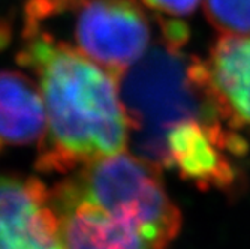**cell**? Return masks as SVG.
<instances>
[{
  "mask_svg": "<svg viewBox=\"0 0 250 249\" xmlns=\"http://www.w3.org/2000/svg\"><path fill=\"white\" fill-rule=\"evenodd\" d=\"M0 249H64L50 189L39 179L0 176Z\"/></svg>",
  "mask_w": 250,
  "mask_h": 249,
  "instance_id": "cell-7",
  "label": "cell"
},
{
  "mask_svg": "<svg viewBox=\"0 0 250 249\" xmlns=\"http://www.w3.org/2000/svg\"><path fill=\"white\" fill-rule=\"evenodd\" d=\"M75 47L120 78L148 48L151 32L136 0H75Z\"/></svg>",
  "mask_w": 250,
  "mask_h": 249,
  "instance_id": "cell-4",
  "label": "cell"
},
{
  "mask_svg": "<svg viewBox=\"0 0 250 249\" xmlns=\"http://www.w3.org/2000/svg\"><path fill=\"white\" fill-rule=\"evenodd\" d=\"M64 249H157L130 222L84 197L71 179L50 189Z\"/></svg>",
  "mask_w": 250,
  "mask_h": 249,
  "instance_id": "cell-6",
  "label": "cell"
},
{
  "mask_svg": "<svg viewBox=\"0 0 250 249\" xmlns=\"http://www.w3.org/2000/svg\"><path fill=\"white\" fill-rule=\"evenodd\" d=\"M162 44L120 77V98L136 156L171 168L168 135L180 123H223L211 96L207 63Z\"/></svg>",
  "mask_w": 250,
  "mask_h": 249,
  "instance_id": "cell-2",
  "label": "cell"
},
{
  "mask_svg": "<svg viewBox=\"0 0 250 249\" xmlns=\"http://www.w3.org/2000/svg\"><path fill=\"white\" fill-rule=\"evenodd\" d=\"M171 168L202 191H226L237 183L238 173L228 155L243 156L247 143L225 123L190 120L168 135Z\"/></svg>",
  "mask_w": 250,
  "mask_h": 249,
  "instance_id": "cell-5",
  "label": "cell"
},
{
  "mask_svg": "<svg viewBox=\"0 0 250 249\" xmlns=\"http://www.w3.org/2000/svg\"><path fill=\"white\" fill-rule=\"evenodd\" d=\"M75 0H29L26 26H35L47 17L56 15Z\"/></svg>",
  "mask_w": 250,
  "mask_h": 249,
  "instance_id": "cell-11",
  "label": "cell"
},
{
  "mask_svg": "<svg viewBox=\"0 0 250 249\" xmlns=\"http://www.w3.org/2000/svg\"><path fill=\"white\" fill-rule=\"evenodd\" d=\"M161 170L122 152L80 167L69 179L84 197L135 225L157 249H167L181 228V215Z\"/></svg>",
  "mask_w": 250,
  "mask_h": 249,
  "instance_id": "cell-3",
  "label": "cell"
},
{
  "mask_svg": "<svg viewBox=\"0 0 250 249\" xmlns=\"http://www.w3.org/2000/svg\"><path fill=\"white\" fill-rule=\"evenodd\" d=\"M204 12L223 36H250V0H204Z\"/></svg>",
  "mask_w": 250,
  "mask_h": 249,
  "instance_id": "cell-10",
  "label": "cell"
},
{
  "mask_svg": "<svg viewBox=\"0 0 250 249\" xmlns=\"http://www.w3.org/2000/svg\"><path fill=\"white\" fill-rule=\"evenodd\" d=\"M18 60L36 74L47 114L36 161L39 171H74L126 150L130 126L119 78L41 29H26Z\"/></svg>",
  "mask_w": 250,
  "mask_h": 249,
  "instance_id": "cell-1",
  "label": "cell"
},
{
  "mask_svg": "<svg viewBox=\"0 0 250 249\" xmlns=\"http://www.w3.org/2000/svg\"><path fill=\"white\" fill-rule=\"evenodd\" d=\"M47 114L39 86L17 71H0V152L41 141Z\"/></svg>",
  "mask_w": 250,
  "mask_h": 249,
  "instance_id": "cell-9",
  "label": "cell"
},
{
  "mask_svg": "<svg viewBox=\"0 0 250 249\" xmlns=\"http://www.w3.org/2000/svg\"><path fill=\"white\" fill-rule=\"evenodd\" d=\"M206 63L223 123L232 129H250V38L222 35Z\"/></svg>",
  "mask_w": 250,
  "mask_h": 249,
  "instance_id": "cell-8",
  "label": "cell"
},
{
  "mask_svg": "<svg viewBox=\"0 0 250 249\" xmlns=\"http://www.w3.org/2000/svg\"><path fill=\"white\" fill-rule=\"evenodd\" d=\"M143 2L161 15L181 17L192 14L201 0H143Z\"/></svg>",
  "mask_w": 250,
  "mask_h": 249,
  "instance_id": "cell-12",
  "label": "cell"
}]
</instances>
